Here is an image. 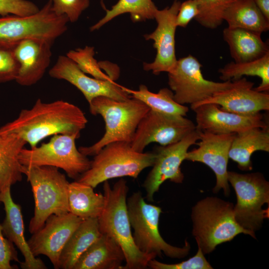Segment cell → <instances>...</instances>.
<instances>
[{
  "label": "cell",
  "instance_id": "obj_1",
  "mask_svg": "<svg viewBox=\"0 0 269 269\" xmlns=\"http://www.w3.org/2000/svg\"><path fill=\"white\" fill-rule=\"evenodd\" d=\"M88 120L78 106L63 100L46 103L37 99L30 109L22 110L14 120L0 127L14 134L33 148L45 138L58 134H76Z\"/></svg>",
  "mask_w": 269,
  "mask_h": 269
},
{
  "label": "cell",
  "instance_id": "obj_2",
  "mask_svg": "<svg viewBox=\"0 0 269 269\" xmlns=\"http://www.w3.org/2000/svg\"><path fill=\"white\" fill-rule=\"evenodd\" d=\"M103 183L106 204L98 218L101 233L111 236L121 247L126 259L121 269L147 268L149 261L155 257L140 252L134 243L127 205V181L121 178L112 187L108 180Z\"/></svg>",
  "mask_w": 269,
  "mask_h": 269
},
{
  "label": "cell",
  "instance_id": "obj_3",
  "mask_svg": "<svg viewBox=\"0 0 269 269\" xmlns=\"http://www.w3.org/2000/svg\"><path fill=\"white\" fill-rule=\"evenodd\" d=\"M93 115H99L105 123V133L93 144L80 146L79 150L86 156H94L107 144L116 141L131 142L138 124L150 110L142 102L134 98L118 101L100 96L89 104Z\"/></svg>",
  "mask_w": 269,
  "mask_h": 269
},
{
  "label": "cell",
  "instance_id": "obj_4",
  "mask_svg": "<svg viewBox=\"0 0 269 269\" xmlns=\"http://www.w3.org/2000/svg\"><path fill=\"white\" fill-rule=\"evenodd\" d=\"M191 218L192 234L204 254L241 233L256 238L254 233L237 222L233 203L217 197H208L199 201L192 208Z\"/></svg>",
  "mask_w": 269,
  "mask_h": 269
},
{
  "label": "cell",
  "instance_id": "obj_5",
  "mask_svg": "<svg viewBox=\"0 0 269 269\" xmlns=\"http://www.w3.org/2000/svg\"><path fill=\"white\" fill-rule=\"evenodd\" d=\"M22 172L31 185L34 200V215L28 227L32 234L44 226L51 215L69 212V182L65 174L54 166L22 165Z\"/></svg>",
  "mask_w": 269,
  "mask_h": 269
},
{
  "label": "cell",
  "instance_id": "obj_6",
  "mask_svg": "<svg viewBox=\"0 0 269 269\" xmlns=\"http://www.w3.org/2000/svg\"><path fill=\"white\" fill-rule=\"evenodd\" d=\"M94 156L89 169L76 181L95 188L115 178H137L143 170L153 165L155 154L135 151L130 142L116 141L105 145Z\"/></svg>",
  "mask_w": 269,
  "mask_h": 269
},
{
  "label": "cell",
  "instance_id": "obj_7",
  "mask_svg": "<svg viewBox=\"0 0 269 269\" xmlns=\"http://www.w3.org/2000/svg\"><path fill=\"white\" fill-rule=\"evenodd\" d=\"M127 205L134 241L140 252L155 258L161 257L163 253L174 259L183 258L188 254L190 246L187 241L183 247H177L162 238L159 230L161 209L147 203L141 192L133 193L127 199Z\"/></svg>",
  "mask_w": 269,
  "mask_h": 269
},
{
  "label": "cell",
  "instance_id": "obj_8",
  "mask_svg": "<svg viewBox=\"0 0 269 269\" xmlns=\"http://www.w3.org/2000/svg\"><path fill=\"white\" fill-rule=\"evenodd\" d=\"M69 22L65 15H58L48 1L35 14L27 16L8 15L0 17V45L14 47L26 39L54 42L67 29Z\"/></svg>",
  "mask_w": 269,
  "mask_h": 269
},
{
  "label": "cell",
  "instance_id": "obj_9",
  "mask_svg": "<svg viewBox=\"0 0 269 269\" xmlns=\"http://www.w3.org/2000/svg\"><path fill=\"white\" fill-rule=\"evenodd\" d=\"M76 134H58L29 149L23 148L18 159L24 166H51L63 169L68 177L76 180L91 166V160L77 148Z\"/></svg>",
  "mask_w": 269,
  "mask_h": 269
},
{
  "label": "cell",
  "instance_id": "obj_10",
  "mask_svg": "<svg viewBox=\"0 0 269 269\" xmlns=\"http://www.w3.org/2000/svg\"><path fill=\"white\" fill-rule=\"evenodd\" d=\"M227 178L235 190L237 204L234 206L235 219L243 228L255 233L269 218V183L259 172L241 174L228 171Z\"/></svg>",
  "mask_w": 269,
  "mask_h": 269
},
{
  "label": "cell",
  "instance_id": "obj_11",
  "mask_svg": "<svg viewBox=\"0 0 269 269\" xmlns=\"http://www.w3.org/2000/svg\"><path fill=\"white\" fill-rule=\"evenodd\" d=\"M201 67L197 59L189 55L177 60L168 73V83L177 103L193 106L233 85L234 81L218 82L206 79Z\"/></svg>",
  "mask_w": 269,
  "mask_h": 269
},
{
  "label": "cell",
  "instance_id": "obj_12",
  "mask_svg": "<svg viewBox=\"0 0 269 269\" xmlns=\"http://www.w3.org/2000/svg\"><path fill=\"white\" fill-rule=\"evenodd\" d=\"M199 139V132L196 129L180 140L167 145H160L154 151L155 160L152 169L143 183L147 201L153 202L154 194L161 185L169 180L181 183L184 179L180 165L185 160L188 149Z\"/></svg>",
  "mask_w": 269,
  "mask_h": 269
},
{
  "label": "cell",
  "instance_id": "obj_13",
  "mask_svg": "<svg viewBox=\"0 0 269 269\" xmlns=\"http://www.w3.org/2000/svg\"><path fill=\"white\" fill-rule=\"evenodd\" d=\"M195 129L193 122L185 117L166 115L150 109L138 124L131 144L134 150L142 152L150 143L171 144Z\"/></svg>",
  "mask_w": 269,
  "mask_h": 269
},
{
  "label": "cell",
  "instance_id": "obj_14",
  "mask_svg": "<svg viewBox=\"0 0 269 269\" xmlns=\"http://www.w3.org/2000/svg\"><path fill=\"white\" fill-rule=\"evenodd\" d=\"M82 221L70 212L49 216L44 226L27 241L33 256H45L54 269H59L61 253Z\"/></svg>",
  "mask_w": 269,
  "mask_h": 269
},
{
  "label": "cell",
  "instance_id": "obj_15",
  "mask_svg": "<svg viewBox=\"0 0 269 269\" xmlns=\"http://www.w3.org/2000/svg\"><path fill=\"white\" fill-rule=\"evenodd\" d=\"M197 148L187 152L185 160L199 162L210 167L215 174L214 193L223 189L226 196L230 194L227 178L229 151L235 134H215L199 131Z\"/></svg>",
  "mask_w": 269,
  "mask_h": 269
},
{
  "label": "cell",
  "instance_id": "obj_16",
  "mask_svg": "<svg viewBox=\"0 0 269 269\" xmlns=\"http://www.w3.org/2000/svg\"><path fill=\"white\" fill-rule=\"evenodd\" d=\"M181 2L175 0L170 7L156 11L154 18L157 26L155 30L144 35L146 40L154 41L153 47L156 49V55L153 62L143 63V69L151 71L154 75L161 72H169L177 62L175 48L176 18Z\"/></svg>",
  "mask_w": 269,
  "mask_h": 269
},
{
  "label": "cell",
  "instance_id": "obj_17",
  "mask_svg": "<svg viewBox=\"0 0 269 269\" xmlns=\"http://www.w3.org/2000/svg\"><path fill=\"white\" fill-rule=\"evenodd\" d=\"M51 77L69 82L84 96L90 104L95 98L104 96L118 101L127 100L132 96L127 88L111 80H104L89 77L71 59L59 56L49 71Z\"/></svg>",
  "mask_w": 269,
  "mask_h": 269
},
{
  "label": "cell",
  "instance_id": "obj_18",
  "mask_svg": "<svg viewBox=\"0 0 269 269\" xmlns=\"http://www.w3.org/2000/svg\"><path fill=\"white\" fill-rule=\"evenodd\" d=\"M231 87L217 92L212 96L193 106L204 104L218 105L224 111L241 115H254L269 110V95L253 89L254 83L246 78L233 81Z\"/></svg>",
  "mask_w": 269,
  "mask_h": 269
},
{
  "label": "cell",
  "instance_id": "obj_19",
  "mask_svg": "<svg viewBox=\"0 0 269 269\" xmlns=\"http://www.w3.org/2000/svg\"><path fill=\"white\" fill-rule=\"evenodd\" d=\"M192 110L195 113L196 129L215 134H236L253 128H269L260 113L241 115L221 109L215 104L200 105Z\"/></svg>",
  "mask_w": 269,
  "mask_h": 269
},
{
  "label": "cell",
  "instance_id": "obj_20",
  "mask_svg": "<svg viewBox=\"0 0 269 269\" xmlns=\"http://www.w3.org/2000/svg\"><path fill=\"white\" fill-rule=\"evenodd\" d=\"M53 42L38 39H26L13 47L19 67L15 81L20 85L30 86L43 76L50 63Z\"/></svg>",
  "mask_w": 269,
  "mask_h": 269
},
{
  "label": "cell",
  "instance_id": "obj_21",
  "mask_svg": "<svg viewBox=\"0 0 269 269\" xmlns=\"http://www.w3.org/2000/svg\"><path fill=\"white\" fill-rule=\"evenodd\" d=\"M0 202L4 205L5 216L1 224L4 236L14 244L23 256L20 263L23 269H45L46 266L32 254L24 236V224L21 206L11 197L10 188L0 192Z\"/></svg>",
  "mask_w": 269,
  "mask_h": 269
},
{
  "label": "cell",
  "instance_id": "obj_22",
  "mask_svg": "<svg viewBox=\"0 0 269 269\" xmlns=\"http://www.w3.org/2000/svg\"><path fill=\"white\" fill-rule=\"evenodd\" d=\"M124 253L111 236L102 234L80 257L73 269H121Z\"/></svg>",
  "mask_w": 269,
  "mask_h": 269
},
{
  "label": "cell",
  "instance_id": "obj_23",
  "mask_svg": "<svg viewBox=\"0 0 269 269\" xmlns=\"http://www.w3.org/2000/svg\"><path fill=\"white\" fill-rule=\"evenodd\" d=\"M26 144L17 135L0 128V192L21 181L22 165L18 156Z\"/></svg>",
  "mask_w": 269,
  "mask_h": 269
},
{
  "label": "cell",
  "instance_id": "obj_24",
  "mask_svg": "<svg viewBox=\"0 0 269 269\" xmlns=\"http://www.w3.org/2000/svg\"><path fill=\"white\" fill-rule=\"evenodd\" d=\"M261 34L241 28L227 27L223 36L228 44L230 55L235 62L253 61L269 52V45L261 38Z\"/></svg>",
  "mask_w": 269,
  "mask_h": 269
},
{
  "label": "cell",
  "instance_id": "obj_25",
  "mask_svg": "<svg viewBox=\"0 0 269 269\" xmlns=\"http://www.w3.org/2000/svg\"><path fill=\"white\" fill-rule=\"evenodd\" d=\"M257 151L269 152V128H253L235 134L229 158L243 170L253 169L251 156Z\"/></svg>",
  "mask_w": 269,
  "mask_h": 269
},
{
  "label": "cell",
  "instance_id": "obj_26",
  "mask_svg": "<svg viewBox=\"0 0 269 269\" xmlns=\"http://www.w3.org/2000/svg\"><path fill=\"white\" fill-rule=\"evenodd\" d=\"M223 20L229 28L244 29L261 34L269 29V21L254 0H233L224 12Z\"/></svg>",
  "mask_w": 269,
  "mask_h": 269
},
{
  "label": "cell",
  "instance_id": "obj_27",
  "mask_svg": "<svg viewBox=\"0 0 269 269\" xmlns=\"http://www.w3.org/2000/svg\"><path fill=\"white\" fill-rule=\"evenodd\" d=\"M88 185L75 181L69 183L68 200L69 212L82 220L98 218L106 204V198Z\"/></svg>",
  "mask_w": 269,
  "mask_h": 269
},
{
  "label": "cell",
  "instance_id": "obj_28",
  "mask_svg": "<svg viewBox=\"0 0 269 269\" xmlns=\"http://www.w3.org/2000/svg\"><path fill=\"white\" fill-rule=\"evenodd\" d=\"M101 235L98 218L83 220L61 253L59 269H73L80 257Z\"/></svg>",
  "mask_w": 269,
  "mask_h": 269
},
{
  "label": "cell",
  "instance_id": "obj_29",
  "mask_svg": "<svg viewBox=\"0 0 269 269\" xmlns=\"http://www.w3.org/2000/svg\"><path fill=\"white\" fill-rule=\"evenodd\" d=\"M220 78L223 81H235L244 76H257L261 83L254 89L258 92L269 90V52L263 57L251 61L231 62L219 70Z\"/></svg>",
  "mask_w": 269,
  "mask_h": 269
},
{
  "label": "cell",
  "instance_id": "obj_30",
  "mask_svg": "<svg viewBox=\"0 0 269 269\" xmlns=\"http://www.w3.org/2000/svg\"><path fill=\"white\" fill-rule=\"evenodd\" d=\"M132 97L140 100L150 110L169 115L185 117L189 109L185 105L177 103L173 93L168 88L161 89L155 93L148 90L147 87L141 85L138 90L127 88Z\"/></svg>",
  "mask_w": 269,
  "mask_h": 269
},
{
  "label": "cell",
  "instance_id": "obj_31",
  "mask_svg": "<svg viewBox=\"0 0 269 269\" xmlns=\"http://www.w3.org/2000/svg\"><path fill=\"white\" fill-rule=\"evenodd\" d=\"M157 10L152 0H119L111 9L106 10L105 16L92 26L90 30H97L114 18L125 13H129L134 22L153 19Z\"/></svg>",
  "mask_w": 269,
  "mask_h": 269
},
{
  "label": "cell",
  "instance_id": "obj_32",
  "mask_svg": "<svg viewBox=\"0 0 269 269\" xmlns=\"http://www.w3.org/2000/svg\"><path fill=\"white\" fill-rule=\"evenodd\" d=\"M233 0H197L198 13L194 18L206 28L214 29L220 26L224 12Z\"/></svg>",
  "mask_w": 269,
  "mask_h": 269
},
{
  "label": "cell",
  "instance_id": "obj_33",
  "mask_svg": "<svg viewBox=\"0 0 269 269\" xmlns=\"http://www.w3.org/2000/svg\"><path fill=\"white\" fill-rule=\"evenodd\" d=\"M94 47L86 46L84 48L69 50L66 56L73 61L85 73L96 79L112 81L102 71L103 62H98L94 57Z\"/></svg>",
  "mask_w": 269,
  "mask_h": 269
},
{
  "label": "cell",
  "instance_id": "obj_34",
  "mask_svg": "<svg viewBox=\"0 0 269 269\" xmlns=\"http://www.w3.org/2000/svg\"><path fill=\"white\" fill-rule=\"evenodd\" d=\"M148 267L152 269H213L206 260L200 247L196 255L188 260L176 264H165L155 259L149 261Z\"/></svg>",
  "mask_w": 269,
  "mask_h": 269
},
{
  "label": "cell",
  "instance_id": "obj_35",
  "mask_svg": "<svg viewBox=\"0 0 269 269\" xmlns=\"http://www.w3.org/2000/svg\"><path fill=\"white\" fill-rule=\"evenodd\" d=\"M52 9L58 15H66L69 21L76 22L90 5V0H50Z\"/></svg>",
  "mask_w": 269,
  "mask_h": 269
},
{
  "label": "cell",
  "instance_id": "obj_36",
  "mask_svg": "<svg viewBox=\"0 0 269 269\" xmlns=\"http://www.w3.org/2000/svg\"><path fill=\"white\" fill-rule=\"evenodd\" d=\"M14 47L0 45V83L15 80L19 67Z\"/></svg>",
  "mask_w": 269,
  "mask_h": 269
},
{
  "label": "cell",
  "instance_id": "obj_37",
  "mask_svg": "<svg viewBox=\"0 0 269 269\" xmlns=\"http://www.w3.org/2000/svg\"><path fill=\"white\" fill-rule=\"evenodd\" d=\"M40 8L28 0H0V15L27 16L36 13Z\"/></svg>",
  "mask_w": 269,
  "mask_h": 269
},
{
  "label": "cell",
  "instance_id": "obj_38",
  "mask_svg": "<svg viewBox=\"0 0 269 269\" xmlns=\"http://www.w3.org/2000/svg\"><path fill=\"white\" fill-rule=\"evenodd\" d=\"M11 261L19 262L17 253L13 244L4 236L0 224V269H17L11 265Z\"/></svg>",
  "mask_w": 269,
  "mask_h": 269
},
{
  "label": "cell",
  "instance_id": "obj_39",
  "mask_svg": "<svg viewBox=\"0 0 269 269\" xmlns=\"http://www.w3.org/2000/svg\"><path fill=\"white\" fill-rule=\"evenodd\" d=\"M198 11L197 0H187L181 3L176 18L177 26L186 27Z\"/></svg>",
  "mask_w": 269,
  "mask_h": 269
},
{
  "label": "cell",
  "instance_id": "obj_40",
  "mask_svg": "<svg viewBox=\"0 0 269 269\" xmlns=\"http://www.w3.org/2000/svg\"><path fill=\"white\" fill-rule=\"evenodd\" d=\"M256 5L269 21V0H254Z\"/></svg>",
  "mask_w": 269,
  "mask_h": 269
}]
</instances>
